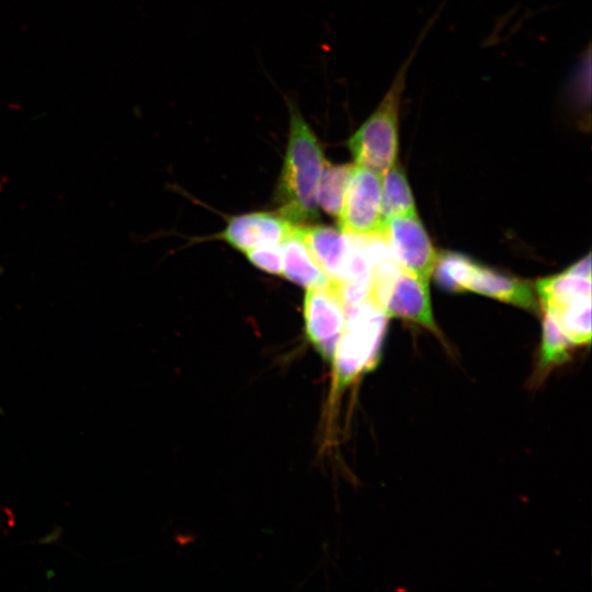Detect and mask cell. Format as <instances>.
Listing matches in <instances>:
<instances>
[{"mask_svg":"<svg viewBox=\"0 0 592 592\" xmlns=\"http://www.w3.org/2000/svg\"><path fill=\"white\" fill-rule=\"evenodd\" d=\"M567 271L576 275L591 278L590 254H588L584 259H581L580 261L571 265Z\"/></svg>","mask_w":592,"mask_h":592,"instance_id":"16","label":"cell"},{"mask_svg":"<svg viewBox=\"0 0 592 592\" xmlns=\"http://www.w3.org/2000/svg\"><path fill=\"white\" fill-rule=\"evenodd\" d=\"M383 239L390 257L400 269L429 282L439 252L418 215L388 218L385 221Z\"/></svg>","mask_w":592,"mask_h":592,"instance_id":"6","label":"cell"},{"mask_svg":"<svg viewBox=\"0 0 592 592\" xmlns=\"http://www.w3.org/2000/svg\"><path fill=\"white\" fill-rule=\"evenodd\" d=\"M246 254L254 266L272 274H281L283 259L280 244L258 247L247 251Z\"/></svg>","mask_w":592,"mask_h":592,"instance_id":"15","label":"cell"},{"mask_svg":"<svg viewBox=\"0 0 592 592\" xmlns=\"http://www.w3.org/2000/svg\"><path fill=\"white\" fill-rule=\"evenodd\" d=\"M371 281V299L387 318L420 325L441 339L433 317L429 282L400 269L390 254L373 266Z\"/></svg>","mask_w":592,"mask_h":592,"instance_id":"4","label":"cell"},{"mask_svg":"<svg viewBox=\"0 0 592 592\" xmlns=\"http://www.w3.org/2000/svg\"><path fill=\"white\" fill-rule=\"evenodd\" d=\"M288 138L275 202L292 224L318 218V185L326 163L320 141L297 104L288 100Z\"/></svg>","mask_w":592,"mask_h":592,"instance_id":"1","label":"cell"},{"mask_svg":"<svg viewBox=\"0 0 592 592\" xmlns=\"http://www.w3.org/2000/svg\"><path fill=\"white\" fill-rule=\"evenodd\" d=\"M471 291L517 307L537 311L535 287L531 283L508 276L469 260L460 283V292Z\"/></svg>","mask_w":592,"mask_h":592,"instance_id":"8","label":"cell"},{"mask_svg":"<svg viewBox=\"0 0 592 592\" xmlns=\"http://www.w3.org/2000/svg\"><path fill=\"white\" fill-rule=\"evenodd\" d=\"M337 218L346 235L383 238L382 174L354 163Z\"/></svg>","mask_w":592,"mask_h":592,"instance_id":"5","label":"cell"},{"mask_svg":"<svg viewBox=\"0 0 592 592\" xmlns=\"http://www.w3.org/2000/svg\"><path fill=\"white\" fill-rule=\"evenodd\" d=\"M304 319L308 340L330 363L345 320L344 305L333 282L307 289Z\"/></svg>","mask_w":592,"mask_h":592,"instance_id":"7","label":"cell"},{"mask_svg":"<svg viewBox=\"0 0 592 592\" xmlns=\"http://www.w3.org/2000/svg\"><path fill=\"white\" fill-rule=\"evenodd\" d=\"M345 320L332 360L331 397L378 364L387 317L372 300L344 306Z\"/></svg>","mask_w":592,"mask_h":592,"instance_id":"2","label":"cell"},{"mask_svg":"<svg viewBox=\"0 0 592 592\" xmlns=\"http://www.w3.org/2000/svg\"><path fill=\"white\" fill-rule=\"evenodd\" d=\"M295 226L281 215L251 213L232 217L221 237L231 247L247 252L258 247L282 243Z\"/></svg>","mask_w":592,"mask_h":592,"instance_id":"9","label":"cell"},{"mask_svg":"<svg viewBox=\"0 0 592 592\" xmlns=\"http://www.w3.org/2000/svg\"><path fill=\"white\" fill-rule=\"evenodd\" d=\"M382 208L384 221L394 216L418 215L407 177L397 163L382 174Z\"/></svg>","mask_w":592,"mask_h":592,"instance_id":"12","label":"cell"},{"mask_svg":"<svg viewBox=\"0 0 592 592\" xmlns=\"http://www.w3.org/2000/svg\"><path fill=\"white\" fill-rule=\"evenodd\" d=\"M353 164L325 163L318 185V204L329 215L338 217Z\"/></svg>","mask_w":592,"mask_h":592,"instance_id":"13","label":"cell"},{"mask_svg":"<svg viewBox=\"0 0 592 592\" xmlns=\"http://www.w3.org/2000/svg\"><path fill=\"white\" fill-rule=\"evenodd\" d=\"M544 311L573 345L591 340V295H567L540 300Z\"/></svg>","mask_w":592,"mask_h":592,"instance_id":"10","label":"cell"},{"mask_svg":"<svg viewBox=\"0 0 592 592\" xmlns=\"http://www.w3.org/2000/svg\"><path fill=\"white\" fill-rule=\"evenodd\" d=\"M572 346L573 343L545 312L536 375H545L553 367L567 362Z\"/></svg>","mask_w":592,"mask_h":592,"instance_id":"14","label":"cell"},{"mask_svg":"<svg viewBox=\"0 0 592 592\" xmlns=\"http://www.w3.org/2000/svg\"><path fill=\"white\" fill-rule=\"evenodd\" d=\"M282 272L291 282L304 287L326 286L331 281L312 259L308 248L297 232L294 231L281 243Z\"/></svg>","mask_w":592,"mask_h":592,"instance_id":"11","label":"cell"},{"mask_svg":"<svg viewBox=\"0 0 592 592\" xmlns=\"http://www.w3.org/2000/svg\"><path fill=\"white\" fill-rule=\"evenodd\" d=\"M415 53L414 47L378 105L348 139L346 147L355 164L383 174L397 163L401 101Z\"/></svg>","mask_w":592,"mask_h":592,"instance_id":"3","label":"cell"}]
</instances>
